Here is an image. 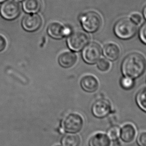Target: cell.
I'll use <instances>...</instances> for the list:
<instances>
[{
    "instance_id": "obj_21",
    "label": "cell",
    "mask_w": 146,
    "mask_h": 146,
    "mask_svg": "<svg viewBox=\"0 0 146 146\" xmlns=\"http://www.w3.org/2000/svg\"><path fill=\"white\" fill-rule=\"evenodd\" d=\"M97 63L98 68L99 69L100 71L105 72L109 69L110 64L106 59L103 58L100 59Z\"/></svg>"
},
{
    "instance_id": "obj_5",
    "label": "cell",
    "mask_w": 146,
    "mask_h": 146,
    "mask_svg": "<svg viewBox=\"0 0 146 146\" xmlns=\"http://www.w3.org/2000/svg\"><path fill=\"white\" fill-rule=\"evenodd\" d=\"M89 42V37L86 33L77 31L72 33L67 39V45L74 52H79L84 49Z\"/></svg>"
},
{
    "instance_id": "obj_15",
    "label": "cell",
    "mask_w": 146,
    "mask_h": 146,
    "mask_svg": "<svg viewBox=\"0 0 146 146\" xmlns=\"http://www.w3.org/2000/svg\"><path fill=\"white\" fill-rule=\"evenodd\" d=\"M103 55L110 61H116L120 55V49L118 45L114 43H108L103 49Z\"/></svg>"
},
{
    "instance_id": "obj_8",
    "label": "cell",
    "mask_w": 146,
    "mask_h": 146,
    "mask_svg": "<svg viewBox=\"0 0 146 146\" xmlns=\"http://www.w3.org/2000/svg\"><path fill=\"white\" fill-rule=\"evenodd\" d=\"M92 113L98 119H103L112 112V105L109 100L99 99L96 100L92 104Z\"/></svg>"
},
{
    "instance_id": "obj_19",
    "label": "cell",
    "mask_w": 146,
    "mask_h": 146,
    "mask_svg": "<svg viewBox=\"0 0 146 146\" xmlns=\"http://www.w3.org/2000/svg\"><path fill=\"white\" fill-rule=\"evenodd\" d=\"M120 85L123 89L125 90H130L134 87L135 82L134 79L132 78L124 76L121 80Z\"/></svg>"
},
{
    "instance_id": "obj_13",
    "label": "cell",
    "mask_w": 146,
    "mask_h": 146,
    "mask_svg": "<svg viewBox=\"0 0 146 146\" xmlns=\"http://www.w3.org/2000/svg\"><path fill=\"white\" fill-rule=\"evenodd\" d=\"M77 59V56L75 53L67 51L62 53L59 56L58 62L61 67L69 68L75 65Z\"/></svg>"
},
{
    "instance_id": "obj_24",
    "label": "cell",
    "mask_w": 146,
    "mask_h": 146,
    "mask_svg": "<svg viewBox=\"0 0 146 146\" xmlns=\"http://www.w3.org/2000/svg\"><path fill=\"white\" fill-rule=\"evenodd\" d=\"M131 20L136 25L139 24L141 23L142 18L141 16L138 13H134L131 16Z\"/></svg>"
},
{
    "instance_id": "obj_4",
    "label": "cell",
    "mask_w": 146,
    "mask_h": 146,
    "mask_svg": "<svg viewBox=\"0 0 146 146\" xmlns=\"http://www.w3.org/2000/svg\"><path fill=\"white\" fill-rule=\"evenodd\" d=\"M83 118L79 114L72 113L68 114L63 121L64 131L67 134H77L84 127Z\"/></svg>"
},
{
    "instance_id": "obj_25",
    "label": "cell",
    "mask_w": 146,
    "mask_h": 146,
    "mask_svg": "<svg viewBox=\"0 0 146 146\" xmlns=\"http://www.w3.org/2000/svg\"><path fill=\"white\" fill-rule=\"evenodd\" d=\"M7 46V41L4 36L0 35V52L3 51Z\"/></svg>"
},
{
    "instance_id": "obj_3",
    "label": "cell",
    "mask_w": 146,
    "mask_h": 146,
    "mask_svg": "<svg viewBox=\"0 0 146 146\" xmlns=\"http://www.w3.org/2000/svg\"><path fill=\"white\" fill-rule=\"evenodd\" d=\"M80 21L84 30L88 33H95L101 27L102 18L98 13L89 11L80 17Z\"/></svg>"
},
{
    "instance_id": "obj_23",
    "label": "cell",
    "mask_w": 146,
    "mask_h": 146,
    "mask_svg": "<svg viewBox=\"0 0 146 146\" xmlns=\"http://www.w3.org/2000/svg\"><path fill=\"white\" fill-rule=\"evenodd\" d=\"M139 36L142 43L146 45V22L140 28L139 32Z\"/></svg>"
},
{
    "instance_id": "obj_1",
    "label": "cell",
    "mask_w": 146,
    "mask_h": 146,
    "mask_svg": "<svg viewBox=\"0 0 146 146\" xmlns=\"http://www.w3.org/2000/svg\"><path fill=\"white\" fill-rule=\"evenodd\" d=\"M146 69V60L139 53H132L127 55L122 62L121 71L124 76L137 79L142 76Z\"/></svg>"
},
{
    "instance_id": "obj_12",
    "label": "cell",
    "mask_w": 146,
    "mask_h": 146,
    "mask_svg": "<svg viewBox=\"0 0 146 146\" xmlns=\"http://www.w3.org/2000/svg\"><path fill=\"white\" fill-rule=\"evenodd\" d=\"M136 129L131 124H126L120 128V138L123 142L130 143L136 138Z\"/></svg>"
},
{
    "instance_id": "obj_2",
    "label": "cell",
    "mask_w": 146,
    "mask_h": 146,
    "mask_svg": "<svg viewBox=\"0 0 146 146\" xmlns=\"http://www.w3.org/2000/svg\"><path fill=\"white\" fill-rule=\"evenodd\" d=\"M137 32V26L131 19L124 18L118 20L114 27V32L118 38L128 40L132 38Z\"/></svg>"
},
{
    "instance_id": "obj_7",
    "label": "cell",
    "mask_w": 146,
    "mask_h": 146,
    "mask_svg": "<svg viewBox=\"0 0 146 146\" xmlns=\"http://www.w3.org/2000/svg\"><path fill=\"white\" fill-rule=\"evenodd\" d=\"M102 50L101 46L97 43L88 44L84 48L82 57L84 61L88 64H94L97 62L101 56Z\"/></svg>"
},
{
    "instance_id": "obj_26",
    "label": "cell",
    "mask_w": 146,
    "mask_h": 146,
    "mask_svg": "<svg viewBox=\"0 0 146 146\" xmlns=\"http://www.w3.org/2000/svg\"><path fill=\"white\" fill-rule=\"evenodd\" d=\"M143 14L144 18L146 20V5L144 7L143 10Z\"/></svg>"
},
{
    "instance_id": "obj_6",
    "label": "cell",
    "mask_w": 146,
    "mask_h": 146,
    "mask_svg": "<svg viewBox=\"0 0 146 146\" xmlns=\"http://www.w3.org/2000/svg\"><path fill=\"white\" fill-rule=\"evenodd\" d=\"M20 14V5L14 0H7L0 6V15L7 20H14Z\"/></svg>"
},
{
    "instance_id": "obj_18",
    "label": "cell",
    "mask_w": 146,
    "mask_h": 146,
    "mask_svg": "<svg viewBox=\"0 0 146 146\" xmlns=\"http://www.w3.org/2000/svg\"><path fill=\"white\" fill-rule=\"evenodd\" d=\"M136 102L138 107L146 113V88L140 90L136 94Z\"/></svg>"
},
{
    "instance_id": "obj_17",
    "label": "cell",
    "mask_w": 146,
    "mask_h": 146,
    "mask_svg": "<svg viewBox=\"0 0 146 146\" xmlns=\"http://www.w3.org/2000/svg\"><path fill=\"white\" fill-rule=\"evenodd\" d=\"M81 143V138L77 134H65L60 139L62 146H80Z\"/></svg>"
},
{
    "instance_id": "obj_9",
    "label": "cell",
    "mask_w": 146,
    "mask_h": 146,
    "mask_svg": "<svg viewBox=\"0 0 146 146\" xmlns=\"http://www.w3.org/2000/svg\"><path fill=\"white\" fill-rule=\"evenodd\" d=\"M72 33V30L70 27L64 26L58 22L52 23L47 28V33L49 36L57 40L69 36Z\"/></svg>"
},
{
    "instance_id": "obj_27",
    "label": "cell",
    "mask_w": 146,
    "mask_h": 146,
    "mask_svg": "<svg viewBox=\"0 0 146 146\" xmlns=\"http://www.w3.org/2000/svg\"><path fill=\"white\" fill-rule=\"evenodd\" d=\"M7 0H0V3L4 2L5 1H6Z\"/></svg>"
},
{
    "instance_id": "obj_28",
    "label": "cell",
    "mask_w": 146,
    "mask_h": 146,
    "mask_svg": "<svg viewBox=\"0 0 146 146\" xmlns=\"http://www.w3.org/2000/svg\"><path fill=\"white\" fill-rule=\"evenodd\" d=\"M16 1H18V2H21V1H22L23 0H15Z\"/></svg>"
},
{
    "instance_id": "obj_14",
    "label": "cell",
    "mask_w": 146,
    "mask_h": 146,
    "mask_svg": "<svg viewBox=\"0 0 146 146\" xmlns=\"http://www.w3.org/2000/svg\"><path fill=\"white\" fill-rule=\"evenodd\" d=\"M111 140L107 134L98 133L90 138L88 142L89 146H111Z\"/></svg>"
},
{
    "instance_id": "obj_20",
    "label": "cell",
    "mask_w": 146,
    "mask_h": 146,
    "mask_svg": "<svg viewBox=\"0 0 146 146\" xmlns=\"http://www.w3.org/2000/svg\"><path fill=\"white\" fill-rule=\"evenodd\" d=\"M120 128L117 126L111 127L108 130L107 135L112 141H116L120 138Z\"/></svg>"
},
{
    "instance_id": "obj_29",
    "label": "cell",
    "mask_w": 146,
    "mask_h": 146,
    "mask_svg": "<svg viewBox=\"0 0 146 146\" xmlns=\"http://www.w3.org/2000/svg\"><path fill=\"white\" fill-rule=\"evenodd\" d=\"M61 146V145H56V146Z\"/></svg>"
},
{
    "instance_id": "obj_10",
    "label": "cell",
    "mask_w": 146,
    "mask_h": 146,
    "mask_svg": "<svg viewBox=\"0 0 146 146\" xmlns=\"http://www.w3.org/2000/svg\"><path fill=\"white\" fill-rule=\"evenodd\" d=\"M23 28L29 32H34L38 30L42 25V19L36 13L26 15L21 22Z\"/></svg>"
},
{
    "instance_id": "obj_16",
    "label": "cell",
    "mask_w": 146,
    "mask_h": 146,
    "mask_svg": "<svg viewBox=\"0 0 146 146\" xmlns=\"http://www.w3.org/2000/svg\"><path fill=\"white\" fill-rule=\"evenodd\" d=\"M42 8L40 0H24L23 3V9L25 12L34 14L40 12Z\"/></svg>"
},
{
    "instance_id": "obj_11",
    "label": "cell",
    "mask_w": 146,
    "mask_h": 146,
    "mask_svg": "<svg viewBox=\"0 0 146 146\" xmlns=\"http://www.w3.org/2000/svg\"><path fill=\"white\" fill-rule=\"evenodd\" d=\"M80 85L82 89L88 93H93L97 91L99 86L97 78L92 75L85 76L82 78Z\"/></svg>"
},
{
    "instance_id": "obj_22",
    "label": "cell",
    "mask_w": 146,
    "mask_h": 146,
    "mask_svg": "<svg viewBox=\"0 0 146 146\" xmlns=\"http://www.w3.org/2000/svg\"><path fill=\"white\" fill-rule=\"evenodd\" d=\"M136 142L138 146H146V131L141 132L138 134Z\"/></svg>"
}]
</instances>
